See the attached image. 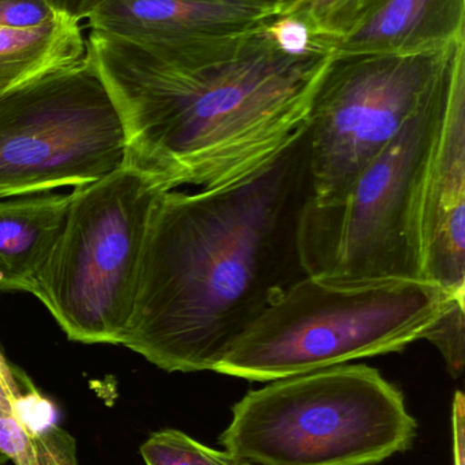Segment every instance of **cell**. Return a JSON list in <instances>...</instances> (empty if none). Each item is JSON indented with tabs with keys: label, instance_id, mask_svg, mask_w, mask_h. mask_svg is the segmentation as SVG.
I'll return each instance as SVG.
<instances>
[{
	"label": "cell",
	"instance_id": "cell-13",
	"mask_svg": "<svg viewBox=\"0 0 465 465\" xmlns=\"http://www.w3.org/2000/svg\"><path fill=\"white\" fill-rule=\"evenodd\" d=\"M55 420L54 406L33 388L22 392L0 358V455L14 465H79L76 441Z\"/></svg>",
	"mask_w": 465,
	"mask_h": 465
},
{
	"label": "cell",
	"instance_id": "cell-14",
	"mask_svg": "<svg viewBox=\"0 0 465 465\" xmlns=\"http://www.w3.org/2000/svg\"><path fill=\"white\" fill-rule=\"evenodd\" d=\"M87 41L81 21L57 13L40 26H0V95L84 62Z\"/></svg>",
	"mask_w": 465,
	"mask_h": 465
},
{
	"label": "cell",
	"instance_id": "cell-8",
	"mask_svg": "<svg viewBox=\"0 0 465 465\" xmlns=\"http://www.w3.org/2000/svg\"><path fill=\"white\" fill-rule=\"evenodd\" d=\"M465 40L433 54L335 56L306 120L313 196L329 201L447 89Z\"/></svg>",
	"mask_w": 465,
	"mask_h": 465
},
{
	"label": "cell",
	"instance_id": "cell-4",
	"mask_svg": "<svg viewBox=\"0 0 465 465\" xmlns=\"http://www.w3.org/2000/svg\"><path fill=\"white\" fill-rule=\"evenodd\" d=\"M417 430L396 385L344 363L250 391L220 444L257 465H374L409 450Z\"/></svg>",
	"mask_w": 465,
	"mask_h": 465
},
{
	"label": "cell",
	"instance_id": "cell-7",
	"mask_svg": "<svg viewBox=\"0 0 465 465\" xmlns=\"http://www.w3.org/2000/svg\"><path fill=\"white\" fill-rule=\"evenodd\" d=\"M126 158L122 120L87 57L0 95V199L82 187Z\"/></svg>",
	"mask_w": 465,
	"mask_h": 465
},
{
	"label": "cell",
	"instance_id": "cell-22",
	"mask_svg": "<svg viewBox=\"0 0 465 465\" xmlns=\"http://www.w3.org/2000/svg\"><path fill=\"white\" fill-rule=\"evenodd\" d=\"M269 2H273L276 5V0H269Z\"/></svg>",
	"mask_w": 465,
	"mask_h": 465
},
{
	"label": "cell",
	"instance_id": "cell-20",
	"mask_svg": "<svg viewBox=\"0 0 465 465\" xmlns=\"http://www.w3.org/2000/svg\"><path fill=\"white\" fill-rule=\"evenodd\" d=\"M57 13L84 21L104 0H46Z\"/></svg>",
	"mask_w": 465,
	"mask_h": 465
},
{
	"label": "cell",
	"instance_id": "cell-15",
	"mask_svg": "<svg viewBox=\"0 0 465 465\" xmlns=\"http://www.w3.org/2000/svg\"><path fill=\"white\" fill-rule=\"evenodd\" d=\"M147 465H257L227 450H212L175 429L156 431L141 445Z\"/></svg>",
	"mask_w": 465,
	"mask_h": 465
},
{
	"label": "cell",
	"instance_id": "cell-18",
	"mask_svg": "<svg viewBox=\"0 0 465 465\" xmlns=\"http://www.w3.org/2000/svg\"><path fill=\"white\" fill-rule=\"evenodd\" d=\"M425 341L439 349L453 379L463 374L465 363V298H456L439 322L433 325Z\"/></svg>",
	"mask_w": 465,
	"mask_h": 465
},
{
	"label": "cell",
	"instance_id": "cell-12",
	"mask_svg": "<svg viewBox=\"0 0 465 465\" xmlns=\"http://www.w3.org/2000/svg\"><path fill=\"white\" fill-rule=\"evenodd\" d=\"M71 195L0 199V290L32 294L63 228Z\"/></svg>",
	"mask_w": 465,
	"mask_h": 465
},
{
	"label": "cell",
	"instance_id": "cell-1",
	"mask_svg": "<svg viewBox=\"0 0 465 465\" xmlns=\"http://www.w3.org/2000/svg\"><path fill=\"white\" fill-rule=\"evenodd\" d=\"M311 196L306 124L239 179L164 191L122 346L168 373L215 371L240 333L306 275L299 226Z\"/></svg>",
	"mask_w": 465,
	"mask_h": 465
},
{
	"label": "cell",
	"instance_id": "cell-21",
	"mask_svg": "<svg viewBox=\"0 0 465 465\" xmlns=\"http://www.w3.org/2000/svg\"><path fill=\"white\" fill-rule=\"evenodd\" d=\"M7 463V459L5 458V456L0 455V465H5Z\"/></svg>",
	"mask_w": 465,
	"mask_h": 465
},
{
	"label": "cell",
	"instance_id": "cell-9",
	"mask_svg": "<svg viewBox=\"0 0 465 465\" xmlns=\"http://www.w3.org/2000/svg\"><path fill=\"white\" fill-rule=\"evenodd\" d=\"M420 226L423 281L465 297V51L426 168Z\"/></svg>",
	"mask_w": 465,
	"mask_h": 465
},
{
	"label": "cell",
	"instance_id": "cell-17",
	"mask_svg": "<svg viewBox=\"0 0 465 465\" xmlns=\"http://www.w3.org/2000/svg\"><path fill=\"white\" fill-rule=\"evenodd\" d=\"M265 32L276 48L288 56L305 57L335 52L333 44L319 35L303 16L273 15L265 22Z\"/></svg>",
	"mask_w": 465,
	"mask_h": 465
},
{
	"label": "cell",
	"instance_id": "cell-19",
	"mask_svg": "<svg viewBox=\"0 0 465 465\" xmlns=\"http://www.w3.org/2000/svg\"><path fill=\"white\" fill-rule=\"evenodd\" d=\"M57 11L46 0H0V26L27 29L52 21Z\"/></svg>",
	"mask_w": 465,
	"mask_h": 465
},
{
	"label": "cell",
	"instance_id": "cell-2",
	"mask_svg": "<svg viewBox=\"0 0 465 465\" xmlns=\"http://www.w3.org/2000/svg\"><path fill=\"white\" fill-rule=\"evenodd\" d=\"M265 22L150 48L90 33L86 57L122 120L125 166L167 191L207 190L250 173L305 127L335 52L288 56Z\"/></svg>",
	"mask_w": 465,
	"mask_h": 465
},
{
	"label": "cell",
	"instance_id": "cell-10",
	"mask_svg": "<svg viewBox=\"0 0 465 465\" xmlns=\"http://www.w3.org/2000/svg\"><path fill=\"white\" fill-rule=\"evenodd\" d=\"M273 15L276 5L269 0H104L86 19L92 32L150 48L246 29Z\"/></svg>",
	"mask_w": 465,
	"mask_h": 465
},
{
	"label": "cell",
	"instance_id": "cell-16",
	"mask_svg": "<svg viewBox=\"0 0 465 465\" xmlns=\"http://www.w3.org/2000/svg\"><path fill=\"white\" fill-rule=\"evenodd\" d=\"M359 0H276V15H299L317 33L333 41L351 21Z\"/></svg>",
	"mask_w": 465,
	"mask_h": 465
},
{
	"label": "cell",
	"instance_id": "cell-6",
	"mask_svg": "<svg viewBox=\"0 0 465 465\" xmlns=\"http://www.w3.org/2000/svg\"><path fill=\"white\" fill-rule=\"evenodd\" d=\"M164 191L130 166L71 191L65 228L32 290L71 341H125L150 217Z\"/></svg>",
	"mask_w": 465,
	"mask_h": 465
},
{
	"label": "cell",
	"instance_id": "cell-5",
	"mask_svg": "<svg viewBox=\"0 0 465 465\" xmlns=\"http://www.w3.org/2000/svg\"><path fill=\"white\" fill-rule=\"evenodd\" d=\"M450 84L340 193L308 201L299 226L306 275L340 283L423 281V182Z\"/></svg>",
	"mask_w": 465,
	"mask_h": 465
},
{
	"label": "cell",
	"instance_id": "cell-11",
	"mask_svg": "<svg viewBox=\"0 0 465 465\" xmlns=\"http://www.w3.org/2000/svg\"><path fill=\"white\" fill-rule=\"evenodd\" d=\"M465 40V0H359L336 56L433 54Z\"/></svg>",
	"mask_w": 465,
	"mask_h": 465
},
{
	"label": "cell",
	"instance_id": "cell-3",
	"mask_svg": "<svg viewBox=\"0 0 465 465\" xmlns=\"http://www.w3.org/2000/svg\"><path fill=\"white\" fill-rule=\"evenodd\" d=\"M458 295L425 281L340 283L305 275L231 344L215 371L270 382L399 352L425 339Z\"/></svg>",
	"mask_w": 465,
	"mask_h": 465
}]
</instances>
